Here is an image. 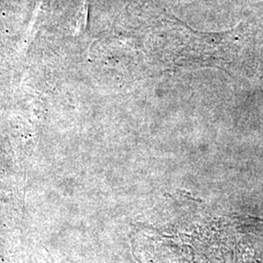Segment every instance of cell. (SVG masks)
I'll list each match as a JSON object with an SVG mask.
<instances>
[{
    "mask_svg": "<svg viewBox=\"0 0 263 263\" xmlns=\"http://www.w3.org/2000/svg\"><path fill=\"white\" fill-rule=\"evenodd\" d=\"M87 17H88V2L85 0L81 5L80 9L76 16V28L77 30H83L87 25Z\"/></svg>",
    "mask_w": 263,
    "mask_h": 263,
    "instance_id": "1",
    "label": "cell"
},
{
    "mask_svg": "<svg viewBox=\"0 0 263 263\" xmlns=\"http://www.w3.org/2000/svg\"><path fill=\"white\" fill-rule=\"evenodd\" d=\"M164 237H168V238H173V237H174V236H172V235H167V234H164Z\"/></svg>",
    "mask_w": 263,
    "mask_h": 263,
    "instance_id": "2",
    "label": "cell"
}]
</instances>
